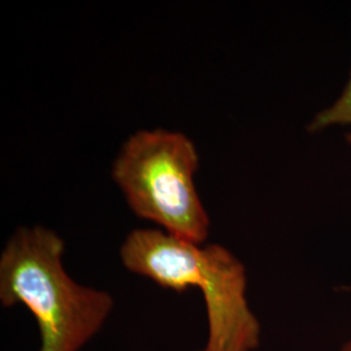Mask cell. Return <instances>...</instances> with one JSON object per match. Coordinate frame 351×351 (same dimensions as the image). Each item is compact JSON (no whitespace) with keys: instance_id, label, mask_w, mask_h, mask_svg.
<instances>
[{"instance_id":"6da1fadb","label":"cell","mask_w":351,"mask_h":351,"mask_svg":"<svg viewBox=\"0 0 351 351\" xmlns=\"http://www.w3.org/2000/svg\"><path fill=\"white\" fill-rule=\"evenodd\" d=\"M128 271L160 288L201 290L208 337L201 351H255L262 328L251 311L246 268L219 243H195L162 229H134L120 247Z\"/></svg>"},{"instance_id":"7a4b0ae2","label":"cell","mask_w":351,"mask_h":351,"mask_svg":"<svg viewBox=\"0 0 351 351\" xmlns=\"http://www.w3.org/2000/svg\"><path fill=\"white\" fill-rule=\"evenodd\" d=\"M63 239L43 226H20L0 255V302L24 304L37 322L38 351H80L104 326L112 295L75 282L63 265Z\"/></svg>"},{"instance_id":"3957f363","label":"cell","mask_w":351,"mask_h":351,"mask_svg":"<svg viewBox=\"0 0 351 351\" xmlns=\"http://www.w3.org/2000/svg\"><path fill=\"white\" fill-rule=\"evenodd\" d=\"M199 155L184 133L138 130L123 145L112 165L113 181L141 219L195 243H204L210 217L195 188Z\"/></svg>"},{"instance_id":"277c9868","label":"cell","mask_w":351,"mask_h":351,"mask_svg":"<svg viewBox=\"0 0 351 351\" xmlns=\"http://www.w3.org/2000/svg\"><path fill=\"white\" fill-rule=\"evenodd\" d=\"M336 125H351V75L339 99L317 113L307 129L311 133H316Z\"/></svg>"},{"instance_id":"5b68a950","label":"cell","mask_w":351,"mask_h":351,"mask_svg":"<svg viewBox=\"0 0 351 351\" xmlns=\"http://www.w3.org/2000/svg\"><path fill=\"white\" fill-rule=\"evenodd\" d=\"M341 351H351V339H348V341L342 345Z\"/></svg>"},{"instance_id":"8992f818","label":"cell","mask_w":351,"mask_h":351,"mask_svg":"<svg viewBox=\"0 0 351 351\" xmlns=\"http://www.w3.org/2000/svg\"><path fill=\"white\" fill-rule=\"evenodd\" d=\"M346 141H348V143L351 146V133H349V134L346 136Z\"/></svg>"}]
</instances>
